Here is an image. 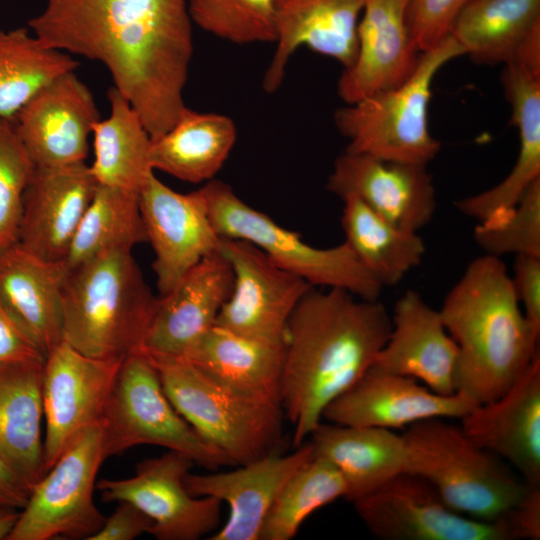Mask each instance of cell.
I'll use <instances>...</instances> for the list:
<instances>
[{
	"label": "cell",
	"instance_id": "obj_16",
	"mask_svg": "<svg viewBox=\"0 0 540 540\" xmlns=\"http://www.w3.org/2000/svg\"><path fill=\"white\" fill-rule=\"evenodd\" d=\"M98 120L93 94L75 71L43 86L13 118L35 167L85 162L89 135Z\"/></svg>",
	"mask_w": 540,
	"mask_h": 540
},
{
	"label": "cell",
	"instance_id": "obj_34",
	"mask_svg": "<svg viewBox=\"0 0 540 540\" xmlns=\"http://www.w3.org/2000/svg\"><path fill=\"white\" fill-rule=\"evenodd\" d=\"M342 201L344 242L382 287L396 285L421 263L426 249L416 232L394 226L354 196Z\"/></svg>",
	"mask_w": 540,
	"mask_h": 540
},
{
	"label": "cell",
	"instance_id": "obj_29",
	"mask_svg": "<svg viewBox=\"0 0 540 540\" xmlns=\"http://www.w3.org/2000/svg\"><path fill=\"white\" fill-rule=\"evenodd\" d=\"M309 437L315 454L327 459L341 474L348 501L406 472L404 438L391 429L320 422Z\"/></svg>",
	"mask_w": 540,
	"mask_h": 540
},
{
	"label": "cell",
	"instance_id": "obj_1",
	"mask_svg": "<svg viewBox=\"0 0 540 540\" xmlns=\"http://www.w3.org/2000/svg\"><path fill=\"white\" fill-rule=\"evenodd\" d=\"M192 25L188 0H46L28 21L45 46L102 63L151 139L186 106Z\"/></svg>",
	"mask_w": 540,
	"mask_h": 540
},
{
	"label": "cell",
	"instance_id": "obj_8",
	"mask_svg": "<svg viewBox=\"0 0 540 540\" xmlns=\"http://www.w3.org/2000/svg\"><path fill=\"white\" fill-rule=\"evenodd\" d=\"M210 221L221 238L244 240L277 266L311 286L339 288L356 297L378 300L382 285L358 261L345 242L317 248L241 200L226 183L212 179L200 189Z\"/></svg>",
	"mask_w": 540,
	"mask_h": 540
},
{
	"label": "cell",
	"instance_id": "obj_40",
	"mask_svg": "<svg viewBox=\"0 0 540 540\" xmlns=\"http://www.w3.org/2000/svg\"><path fill=\"white\" fill-rule=\"evenodd\" d=\"M34 168L13 119H0V253L18 243L23 196Z\"/></svg>",
	"mask_w": 540,
	"mask_h": 540
},
{
	"label": "cell",
	"instance_id": "obj_4",
	"mask_svg": "<svg viewBox=\"0 0 540 540\" xmlns=\"http://www.w3.org/2000/svg\"><path fill=\"white\" fill-rule=\"evenodd\" d=\"M157 302L132 249L105 251L65 272L63 341L93 358L122 360L142 350Z\"/></svg>",
	"mask_w": 540,
	"mask_h": 540
},
{
	"label": "cell",
	"instance_id": "obj_24",
	"mask_svg": "<svg viewBox=\"0 0 540 540\" xmlns=\"http://www.w3.org/2000/svg\"><path fill=\"white\" fill-rule=\"evenodd\" d=\"M365 0H276L275 50L263 78L266 92L282 84L302 46L349 68L357 55V28Z\"/></svg>",
	"mask_w": 540,
	"mask_h": 540
},
{
	"label": "cell",
	"instance_id": "obj_41",
	"mask_svg": "<svg viewBox=\"0 0 540 540\" xmlns=\"http://www.w3.org/2000/svg\"><path fill=\"white\" fill-rule=\"evenodd\" d=\"M469 0H409L407 25L411 40L420 52H426L451 33L461 9Z\"/></svg>",
	"mask_w": 540,
	"mask_h": 540
},
{
	"label": "cell",
	"instance_id": "obj_11",
	"mask_svg": "<svg viewBox=\"0 0 540 540\" xmlns=\"http://www.w3.org/2000/svg\"><path fill=\"white\" fill-rule=\"evenodd\" d=\"M352 503L369 531L386 540H512L503 518L459 514L428 481L408 472Z\"/></svg>",
	"mask_w": 540,
	"mask_h": 540
},
{
	"label": "cell",
	"instance_id": "obj_20",
	"mask_svg": "<svg viewBox=\"0 0 540 540\" xmlns=\"http://www.w3.org/2000/svg\"><path fill=\"white\" fill-rule=\"evenodd\" d=\"M314 456L311 442L286 455L270 453L235 470L187 473L184 484L197 497H214L229 507L227 521L210 540H259L262 524L289 478Z\"/></svg>",
	"mask_w": 540,
	"mask_h": 540
},
{
	"label": "cell",
	"instance_id": "obj_6",
	"mask_svg": "<svg viewBox=\"0 0 540 540\" xmlns=\"http://www.w3.org/2000/svg\"><path fill=\"white\" fill-rule=\"evenodd\" d=\"M464 54L449 35L420 54L416 69L400 86L337 109L334 123L348 140L345 151L427 166L441 147L428 126L432 83L443 66Z\"/></svg>",
	"mask_w": 540,
	"mask_h": 540
},
{
	"label": "cell",
	"instance_id": "obj_31",
	"mask_svg": "<svg viewBox=\"0 0 540 540\" xmlns=\"http://www.w3.org/2000/svg\"><path fill=\"white\" fill-rule=\"evenodd\" d=\"M236 138L230 117L185 106L165 133L151 139L150 165L185 182H208L223 167Z\"/></svg>",
	"mask_w": 540,
	"mask_h": 540
},
{
	"label": "cell",
	"instance_id": "obj_39",
	"mask_svg": "<svg viewBox=\"0 0 540 540\" xmlns=\"http://www.w3.org/2000/svg\"><path fill=\"white\" fill-rule=\"evenodd\" d=\"M474 239L487 255L540 257V178L519 202L501 218L478 223Z\"/></svg>",
	"mask_w": 540,
	"mask_h": 540
},
{
	"label": "cell",
	"instance_id": "obj_10",
	"mask_svg": "<svg viewBox=\"0 0 540 540\" xmlns=\"http://www.w3.org/2000/svg\"><path fill=\"white\" fill-rule=\"evenodd\" d=\"M104 460L100 422L77 434L32 486L7 540H89L105 520L93 500Z\"/></svg>",
	"mask_w": 540,
	"mask_h": 540
},
{
	"label": "cell",
	"instance_id": "obj_21",
	"mask_svg": "<svg viewBox=\"0 0 540 540\" xmlns=\"http://www.w3.org/2000/svg\"><path fill=\"white\" fill-rule=\"evenodd\" d=\"M459 350L439 310L413 290L395 304L389 337L371 366L414 378L435 393L458 390Z\"/></svg>",
	"mask_w": 540,
	"mask_h": 540
},
{
	"label": "cell",
	"instance_id": "obj_18",
	"mask_svg": "<svg viewBox=\"0 0 540 540\" xmlns=\"http://www.w3.org/2000/svg\"><path fill=\"white\" fill-rule=\"evenodd\" d=\"M475 404L457 392L441 395L418 380L370 366L324 410L330 423L403 429L431 418H461Z\"/></svg>",
	"mask_w": 540,
	"mask_h": 540
},
{
	"label": "cell",
	"instance_id": "obj_43",
	"mask_svg": "<svg viewBox=\"0 0 540 540\" xmlns=\"http://www.w3.org/2000/svg\"><path fill=\"white\" fill-rule=\"evenodd\" d=\"M152 520L128 501H118L114 512L89 540H133L150 533Z\"/></svg>",
	"mask_w": 540,
	"mask_h": 540
},
{
	"label": "cell",
	"instance_id": "obj_25",
	"mask_svg": "<svg viewBox=\"0 0 540 540\" xmlns=\"http://www.w3.org/2000/svg\"><path fill=\"white\" fill-rule=\"evenodd\" d=\"M233 283L231 265L218 249L203 258L170 292L158 297L142 350L182 357L215 324Z\"/></svg>",
	"mask_w": 540,
	"mask_h": 540
},
{
	"label": "cell",
	"instance_id": "obj_46",
	"mask_svg": "<svg viewBox=\"0 0 540 540\" xmlns=\"http://www.w3.org/2000/svg\"><path fill=\"white\" fill-rule=\"evenodd\" d=\"M32 487L0 457V508L21 510Z\"/></svg>",
	"mask_w": 540,
	"mask_h": 540
},
{
	"label": "cell",
	"instance_id": "obj_33",
	"mask_svg": "<svg viewBox=\"0 0 540 540\" xmlns=\"http://www.w3.org/2000/svg\"><path fill=\"white\" fill-rule=\"evenodd\" d=\"M107 97L110 115L92 128L90 171L98 184L139 194L155 172L149 160L151 137L137 111L115 87L109 88Z\"/></svg>",
	"mask_w": 540,
	"mask_h": 540
},
{
	"label": "cell",
	"instance_id": "obj_32",
	"mask_svg": "<svg viewBox=\"0 0 540 540\" xmlns=\"http://www.w3.org/2000/svg\"><path fill=\"white\" fill-rule=\"evenodd\" d=\"M540 31V0H469L450 35L480 64H508Z\"/></svg>",
	"mask_w": 540,
	"mask_h": 540
},
{
	"label": "cell",
	"instance_id": "obj_45",
	"mask_svg": "<svg viewBox=\"0 0 540 540\" xmlns=\"http://www.w3.org/2000/svg\"><path fill=\"white\" fill-rule=\"evenodd\" d=\"M44 360V356L25 337L0 306V365Z\"/></svg>",
	"mask_w": 540,
	"mask_h": 540
},
{
	"label": "cell",
	"instance_id": "obj_7",
	"mask_svg": "<svg viewBox=\"0 0 540 540\" xmlns=\"http://www.w3.org/2000/svg\"><path fill=\"white\" fill-rule=\"evenodd\" d=\"M146 355L177 412L232 464L276 452L284 416L279 404L233 392L183 357Z\"/></svg>",
	"mask_w": 540,
	"mask_h": 540
},
{
	"label": "cell",
	"instance_id": "obj_42",
	"mask_svg": "<svg viewBox=\"0 0 540 540\" xmlns=\"http://www.w3.org/2000/svg\"><path fill=\"white\" fill-rule=\"evenodd\" d=\"M511 282L525 318L540 334V257L516 255Z\"/></svg>",
	"mask_w": 540,
	"mask_h": 540
},
{
	"label": "cell",
	"instance_id": "obj_9",
	"mask_svg": "<svg viewBox=\"0 0 540 540\" xmlns=\"http://www.w3.org/2000/svg\"><path fill=\"white\" fill-rule=\"evenodd\" d=\"M101 425L104 459L151 444L183 453L210 470L233 465L177 412L142 350L123 359Z\"/></svg>",
	"mask_w": 540,
	"mask_h": 540
},
{
	"label": "cell",
	"instance_id": "obj_27",
	"mask_svg": "<svg viewBox=\"0 0 540 540\" xmlns=\"http://www.w3.org/2000/svg\"><path fill=\"white\" fill-rule=\"evenodd\" d=\"M502 84L518 129L519 151L512 170L500 183L455 203L463 215L478 223L504 216L540 178V76L511 62L505 64Z\"/></svg>",
	"mask_w": 540,
	"mask_h": 540
},
{
	"label": "cell",
	"instance_id": "obj_47",
	"mask_svg": "<svg viewBox=\"0 0 540 540\" xmlns=\"http://www.w3.org/2000/svg\"><path fill=\"white\" fill-rule=\"evenodd\" d=\"M20 510L0 508V540H7L19 518Z\"/></svg>",
	"mask_w": 540,
	"mask_h": 540
},
{
	"label": "cell",
	"instance_id": "obj_44",
	"mask_svg": "<svg viewBox=\"0 0 540 540\" xmlns=\"http://www.w3.org/2000/svg\"><path fill=\"white\" fill-rule=\"evenodd\" d=\"M512 540L540 539V486L528 485L520 500L502 517Z\"/></svg>",
	"mask_w": 540,
	"mask_h": 540
},
{
	"label": "cell",
	"instance_id": "obj_23",
	"mask_svg": "<svg viewBox=\"0 0 540 540\" xmlns=\"http://www.w3.org/2000/svg\"><path fill=\"white\" fill-rule=\"evenodd\" d=\"M460 428L477 445L506 459L528 485L540 486V355L497 399L478 404Z\"/></svg>",
	"mask_w": 540,
	"mask_h": 540
},
{
	"label": "cell",
	"instance_id": "obj_13",
	"mask_svg": "<svg viewBox=\"0 0 540 540\" xmlns=\"http://www.w3.org/2000/svg\"><path fill=\"white\" fill-rule=\"evenodd\" d=\"M195 463L169 450L138 463L134 476L99 480L96 488L104 502L128 501L153 522L149 534L158 540H197L217 529L222 502L191 495L184 477Z\"/></svg>",
	"mask_w": 540,
	"mask_h": 540
},
{
	"label": "cell",
	"instance_id": "obj_15",
	"mask_svg": "<svg viewBox=\"0 0 540 540\" xmlns=\"http://www.w3.org/2000/svg\"><path fill=\"white\" fill-rule=\"evenodd\" d=\"M139 208L160 296L170 292L203 258L218 249L215 231L198 190L183 194L152 172L143 184Z\"/></svg>",
	"mask_w": 540,
	"mask_h": 540
},
{
	"label": "cell",
	"instance_id": "obj_38",
	"mask_svg": "<svg viewBox=\"0 0 540 540\" xmlns=\"http://www.w3.org/2000/svg\"><path fill=\"white\" fill-rule=\"evenodd\" d=\"M276 0H188L193 24L222 40L274 43Z\"/></svg>",
	"mask_w": 540,
	"mask_h": 540
},
{
	"label": "cell",
	"instance_id": "obj_5",
	"mask_svg": "<svg viewBox=\"0 0 540 540\" xmlns=\"http://www.w3.org/2000/svg\"><path fill=\"white\" fill-rule=\"evenodd\" d=\"M406 472L428 481L445 504L464 516L492 522L523 496L528 484L460 428L431 418L402 433Z\"/></svg>",
	"mask_w": 540,
	"mask_h": 540
},
{
	"label": "cell",
	"instance_id": "obj_12",
	"mask_svg": "<svg viewBox=\"0 0 540 540\" xmlns=\"http://www.w3.org/2000/svg\"><path fill=\"white\" fill-rule=\"evenodd\" d=\"M218 251L230 263L234 283L214 325L261 342L285 344L289 319L312 286L247 241L221 238Z\"/></svg>",
	"mask_w": 540,
	"mask_h": 540
},
{
	"label": "cell",
	"instance_id": "obj_19",
	"mask_svg": "<svg viewBox=\"0 0 540 540\" xmlns=\"http://www.w3.org/2000/svg\"><path fill=\"white\" fill-rule=\"evenodd\" d=\"M97 185L85 162L35 167L23 196L18 244L44 261L61 262Z\"/></svg>",
	"mask_w": 540,
	"mask_h": 540
},
{
	"label": "cell",
	"instance_id": "obj_28",
	"mask_svg": "<svg viewBox=\"0 0 540 540\" xmlns=\"http://www.w3.org/2000/svg\"><path fill=\"white\" fill-rule=\"evenodd\" d=\"M284 356L285 344L261 342L213 325L182 357L233 392L280 405Z\"/></svg>",
	"mask_w": 540,
	"mask_h": 540
},
{
	"label": "cell",
	"instance_id": "obj_22",
	"mask_svg": "<svg viewBox=\"0 0 540 540\" xmlns=\"http://www.w3.org/2000/svg\"><path fill=\"white\" fill-rule=\"evenodd\" d=\"M409 0H365L357 28V55L343 69L337 93L356 103L403 84L414 72L420 52L407 25Z\"/></svg>",
	"mask_w": 540,
	"mask_h": 540
},
{
	"label": "cell",
	"instance_id": "obj_3",
	"mask_svg": "<svg viewBox=\"0 0 540 540\" xmlns=\"http://www.w3.org/2000/svg\"><path fill=\"white\" fill-rule=\"evenodd\" d=\"M458 346V390L475 404L503 395L539 354L500 257L484 254L466 267L439 310Z\"/></svg>",
	"mask_w": 540,
	"mask_h": 540
},
{
	"label": "cell",
	"instance_id": "obj_35",
	"mask_svg": "<svg viewBox=\"0 0 540 540\" xmlns=\"http://www.w3.org/2000/svg\"><path fill=\"white\" fill-rule=\"evenodd\" d=\"M138 193L98 184L65 258L64 272L116 248L147 242Z\"/></svg>",
	"mask_w": 540,
	"mask_h": 540
},
{
	"label": "cell",
	"instance_id": "obj_2",
	"mask_svg": "<svg viewBox=\"0 0 540 540\" xmlns=\"http://www.w3.org/2000/svg\"><path fill=\"white\" fill-rule=\"evenodd\" d=\"M391 331L378 300L339 288L311 287L286 330L280 405L300 446L321 422L325 408L373 364Z\"/></svg>",
	"mask_w": 540,
	"mask_h": 540
},
{
	"label": "cell",
	"instance_id": "obj_14",
	"mask_svg": "<svg viewBox=\"0 0 540 540\" xmlns=\"http://www.w3.org/2000/svg\"><path fill=\"white\" fill-rule=\"evenodd\" d=\"M122 361L87 356L65 341L46 356L42 384L45 473L77 434L101 422Z\"/></svg>",
	"mask_w": 540,
	"mask_h": 540
},
{
	"label": "cell",
	"instance_id": "obj_30",
	"mask_svg": "<svg viewBox=\"0 0 540 540\" xmlns=\"http://www.w3.org/2000/svg\"><path fill=\"white\" fill-rule=\"evenodd\" d=\"M44 361L0 365V457L31 487L45 474Z\"/></svg>",
	"mask_w": 540,
	"mask_h": 540
},
{
	"label": "cell",
	"instance_id": "obj_17",
	"mask_svg": "<svg viewBox=\"0 0 540 540\" xmlns=\"http://www.w3.org/2000/svg\"><path fill=\"white\" fill-rule=\"evenodd\" d=\"M326 188L341 200L354 196L394 226L418 232L432 219L436 194L426 165L387 161L344 151Z\"/></svg>",
	"mask_w": 540,
	"mask_h": 540
},
{
	"label": "cell",
	"instance_id": "obj_36",
	"mask_svg": "<svg viewBox=\"0 0 540 540\" xmlns=\"http://www.w3.org/2000/svg\"><path fill=\"white\" fill-rule=\"evenodd\" d=\"M79 65L70 54L45 46L26 27L0 30V119H13L43 86Z\"/></svg>",
	"mask_w": 540,
	"mask_h": 540
},
{
	"label": "cell",
	"instance_id": "obj_26",
	"mask_svg": "<svg viewBox=\"0 0 540 540\" xmlns=\"http://www.w3.org/2000/svg\"><path fill=\"white\" fill-rule=\"evenodd\" d=\"M64 276L18 243L0 253V306L44 358L63 341Z\"/></svg>",
	"mask_w": 540,
	"mask_h": 540
},
{
	"label": "cell",
	"instance_id": "obj_37",
	"mask_svg": "<svg viewBox=\"0 0 540 540\" xmlns=\"http://www.w3.org/2000/svg\"><path fill=\"white\" fill-rule=\"evenodd\" d=\"M346 484L337 468L316 455L286 482L272 504L259 540H289L316 510L345 498Z\"/></svg>",
	"mask_w": 540,
	"mask_h": 540
}]
</instances>
